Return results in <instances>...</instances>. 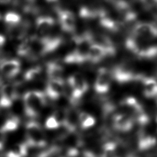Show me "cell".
Instances as JSON below:
<instances>
[{
    "label": "cell",
    "instance_id": "8fae6325",
    "mask_svg": "<svg viewBox=\"0 0 157 157\" xmlns=\"http://www.w3.org/2000/svg\"><path fill=\"white\" fill-rule=\"evenodd\" d=\"M140 82L143 84V94L147 98H157V81L155 79L144 76Z\"/></svg>",
    "mask_w": 157,
    "mask_h": 157
},
{
    "label": "cell",
    "instance_id": "3957f363",
    "mask_svg": "<svg viewBox=\"0 0 157 157\" xmlns=\"http://www.w3.org/2000/svg\"><path fill=\"white\" fill-rule=\"evenodd\" d=\"M55 11L62 31L67 33H73L77 28V20L74 13L66 9H60L57 6Z\"/></svg>",
    "mask_w": 157,
    "mask_h": 157
},
{
    "label": "cell",
    "instance_id": "7a4b0ae2",
    "mask_svg": "<svg viewBox=\"0 0 157 157\" xmlns=\"http://www.w3.org/2000/svg\"><path fill=\"white\" fill-rule=\"evenodd\" d=\"M111 78L121 84L129 83L134 81H141L143 75L137 74L131 68L125 65L115 67L111 70Z\"/></svg>",
    "mask_w": 157,
    "mask_h": 157
},
{
    "label": "cell",
    "instance_id": "e0dca14e",
    "mask_svg": "<svg viewBox=\"0 0 157 157\" xmlns=\"http://www.w3.org/2000/svg\"><path fill=\"white\" fill-rule=\"evenodd\" d=\"M42 72V69L39 66L30 68L24 74V78L27 82L37 81L41 78Z\"/></svg>",
    "mask_w": 157,
    "mask_h": 157
},
{
    "label": "cell",
    "instance_id": "5b68a950",
    "mask_svg": "<svg viewBox=\"0 0 157 157\" xmlns=\"http://www.w3.org/2000/svg\"><path fill=\"white\" fill-rule=\"evenodd\" d=\"M111 79L110 70L106 68L100 69L98 70L94 84L95 91L99 94H106L111 89Z\"/></svg>",
    "mask_w": 157,
    "mask_h": 157
},
{
    "label": "cell",
    "instance_id": "9c48e42d",
    "mask_svg": "<svg viewBox=\"0 0 157 157\" xmlns=\"http://www.w3.org/2000/svg\"><path fill=\"white\" fill-rule=\"evenodd\" d=\"M65 84L64 80H49L45 87L47 97L53 101L59 99L64 95Z\"/></svg>",
    "mask_w": 157,
    "mask_h": 157
},
{
    "label": "cell",
    "instance_id": "2e32d148",
    "mask_svg": "<svg viewBox=\"0 0 157 157\" xmlns=\"http://www.w3.org/2000/svg\"><path fill=\"white\" fill-rule=\"evenodd\" d=\"M20 123L19 118L16 115H11L5 121L1 130L4 133L6 132L15 131L17 129Z\"/></svg>",
    "mask_w": 157,
    "mask_h": 157
},
{
    "label": "cell",
    "instance_id": "5bb4252c",
    "mask_svg": "<svg viewBox=\"0 0 157 157\" xmlns=\"http://www.w3.org/2000/svg\"><path fill=\"white\" fill-rule=\"evenodd\" d=\"M157 140L154 137L143 134L140 135L138 140V147L143 151H149L157 144Z\"/></svg>",
    "mask_w": 157,
    "mask_h": 157
},
{
    "label": "cell",
    "instance_id": "7402d4cb",
    "mask_svg": "<svg viewBox=\"0 0 157 157\" xmlns=\"http://www.w3.org/2000/svg\"><path fill=\"white\" fill-rule=\"evenodd\" d=\"M1 19V15H0V20Z\"/></svg>",
    "mask_w": 157,
    "mask_h": 157
},
{
    "label": "cell",
    "instance_id": "ac0fdd59",
    "mask_svg": "<svg viewBox=\"0 0 157 157\" xmlns=\"http://www.w3.org/2000/svg\"><path fill=\"white\" fill-rule=\"evenodd\" d=\"M4 21L7 25V28L13 27L21 23L22 17L18 13L10 11L6 13L5 15Z\"/></svg>",
    "mask_w": 157,
    "mask_h": 157
},
{
    "label": "cell",
    "instance_id": "d6986e66",
    "mask_svg": "<svg viewBox=\"0 0 157 157\" xmlns=\"http://www.w3.org/2000/svg\"><path fill=\"white\" fill-rule=\"evenodd\" d=\"M61 126L54 117L51 115L49 117L45 122V127L47 129H55Z\"/></svg>",
    "mask_w": 157,
    "mask_h": 157
},
{
    "label": "cell",
    "instance_id": "30bf717a",
    "mask_svg": "<svg viewBox=\"0 0 157 157\" xmlns=\"http://www.w3.org/2000/svg\"><path fill=\"white\" fill-rule=\"evenodd\" d=\"M106 57V51L101 46L97 44H92L90 46L87 55V62L98 63Z\"/></svg>",
    "mask_w": 157,
    "mask_h": 157
},
{
    "label": "cell",
    "instance_id": "ffe728a7",
    "mask_svg": "<svg viewBox=\"0 0 157 157\" xmlns=\"http://www.w3.org/2000/svg\"><path fill=\"white\" fill-rule=\"evenodd\" d=\"M6 156V157H21L14 152H13L11 150L7 152Z\"/></svg>",
    "mask_w": 157,
    "mask_h": 157
},
{
    "label": "cell",
    "instance_id": "277c9868",
    "mask_svg": "<svg viewBox=\"0 0 157 157\" xmlns=\"http://www.w3.org/2000/svg\"><path fill=\"white\" fill-rule=\"evenodd\" d=\"M131 34L145 41L157 38V24L147 22L138 23L134 26Z\"/></svg>",
    "mask_w": 157,
    "mask_h": 157
},
{
    "label": "cell",
    "instance_id": "52a82bcc",
    "mask_svg": "<svg viewBox=\"0 0 157 157\" xmlns=\"http://www.w3.org/2000/svg\"><path fill=\"white\" fill-rule=\"evenodd\" d=\"M113 128L121 132H129L134 127L135 121L131 115L124 113L117 112L111 119Z\"/></svg>",
    "mask_w": 157,
    "mask_h": 157
},
{
    "label": "cell",
    "instance_id": "44dd1931",
    "mask_svg": "<svg viewBox=\"0 0 157 157\" xmlns=\"http://www.w3.org/2000/svg\"><path fill=\"white\" fill-rule=\"evenodd\" d=\"M155 119H156V122L157 123V112H156V117H155Z\"/></svg>",
    "mask_w": 157,
    "mask_h": 157
},
{
    "label": "cell",
    "instance_id": "6da1fadb",
    "mask_svg": "<svg viewBox=\"0 0 157 157\" xmlns=\"http://www.w3.org/2000/svg\"><path fill=\"white\" fill-rule=\"evenodd\" d=\"M24 110L26 115L31 119L37 117L41 108L47 105V96L40 91H30L24 94Z\"/></svg>",
    "mask_w": 157,
    "mask_h": 157
},
{
    "label": "cell",
    "instance_id": "ba28073f",
    "mask_svg": "<svg viewBox=\"0 0 157 157\" xmlns=\"http://www.w3.org/2000/svg\"><path fill=\"white\" fill-rule=\"evenodd\" d=\"M36 36L38 39L46 38L51 36V32L55 26V21L52 17L42 16L36 20Z\"/></svg>",
    "mask_w": 157,
    "mask_h": 157
},
{
    "label": "cell",
    "instance_id": "603a6c76",
    "mask_svg": "<svg viewBox=\"0 0 157 157\" xmlns=\"http://www.w3.org/2000/svg\"></svg>",
    "mask_w": 157,
    "mask_h": 157
},
{
    "label": "cell",
    "instance_id": "8992f818",
    "mask_svg": "<svg viewBox=\"0 0 157 157\" xmlns=\"http://www.w3.org/2000/svg\"><path fill=\"white\" fill-rule=\"evenodd\" d=\"M21 69V64L19 60H3L0 62V77L6 80L14 78L19 74Z\"/></svg>",
    "mask_w": 157,
    "mask_h": 157
},
{
    "label": "cell",
    "instance_id": "9a60e30c",
    "mask_svg": "<svg viewBox=\"0 0 157 157\" xmlns=\"http://www.w3.org/2000/svg\"><path fill=\"white\" fill-rule=\"evenodd\" d=\"M78 122L81 129H89L95 124L96 120L93 116L89 113L81 112L78 113Z\"/></svg>",
    "mask_w": 157,
    "mask_h": 157
},
{
    "label": "cell",
    "instance_id": "4fadbf2b",
    "mask_svg": "<svg viewBox=\"0 0 157 157\" xmlns=\"http://www.w3.org/2000/svg\"><path fill=\"white\" fill-rule=\"evenodd\" d=\"M100 25L103 29L111 32H116L119 31L122 24L116 21L108 16V13L100 18Z\"/></svg>",
    "mask_w": 157,
    "mask_h": 157
},
{
    "label": "cell",
    "instance_id": "7c38bea8",
    "mask_svg": "<svg viewBox=\"0 0 157 157\" xmlns=\"http://www.w3.org/2000/svg\"><path fill=\"white\" fill-rule=\"evenodd\" d=\"M47 75L49 80H64V69L58 62H50L46 64Z\"/></svg>",
    "mask_w": 157,
    "mask_h": 157
}]
</instances>
